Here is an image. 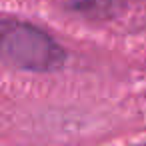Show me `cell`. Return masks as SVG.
<instances>
[{
	"label": "cell",
	"instance_id": "obj_1",
	"mask_svg": "<svg viewBox=\"0 0 146 146\" xmlns=\"http://www.w3.org/2000/svg\"><path fill=\"white\" fill-rule=\"evenodd\" d=\"M0 50L6 64L32 72L54 70L66 58L64 48L48 32L16 18L2 20Z\"/></svg>",
	"mask_w": 146,
	"mask_h": 146
},
{
	"label": "cell",
	"instance_id": "obj_2",
	"mask_svg": "<svg viewBox=\"0 0 146 146\" xmlns=\"http://www.w3.org/2000/svg\"><path fill=\"white\" fill-rule=\"evenodd\" d=\"M68 6L78 12H88V10L100 12V8L110 6V0H68Z\"/></svg>",
	"mask_w": 146,
	"mask_h": 146
}]
</instances>
